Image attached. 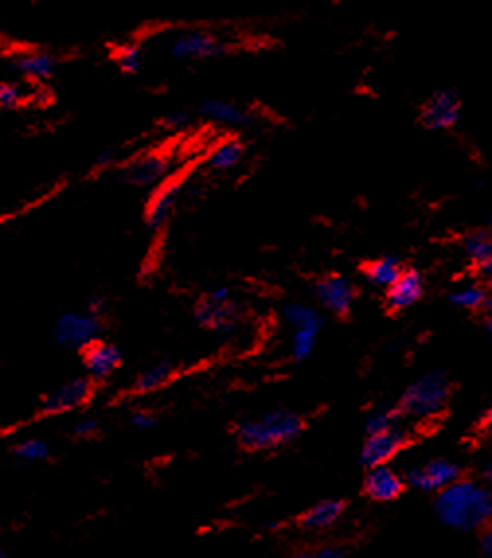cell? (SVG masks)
<instances>
[{
	"label": "cell",
	"instance_id": "1",
	"mask_svg": "<svg viewBox=\"0 0 492 558\" xmlns=\"http://www.w3.org/2000/svg\"><path fill=\"white\" fill-rule=\"evenodd\" d=\"M436 513L452 529H479L492 518V494L473 480L459 479L438 492Z\"/></svg>",
	"mask_w": 492,
	"mask_h": 558
},
{
	"label": "cell",
	"instance_id": "2",
	"mask_svg": "<svg viewBox=\"0 0 492 558\" xmlns=\"http://www.w3.org/2000/svg\"><path fill=\"white\" fill-rule=\"evenodd\" d=\"M303 431V418L288 408L268 410L262 416L238 422L235 436L246 451H271L296 441Z\"/></svg>",
	"mask_w": 492,
	"mask_h": 558
},
{
	"label": "cell",
	"instance_id": "3",
	"mask_svg": "<svg viewBox=\"0 0 492 558\" xmlns=\"http://www.w3.org/2000/svg\"><path fill=\"white\" fill-rule=\"evenodd\" d=\"M245 303L235 297L229 286H219L196 303L194 321L205 330L217 334H235L245 321Z\"/></svg>",
	"mask_w": 492,
	"mask_h": 558
},
{
	"label": "cell",
	"instance_id": "4",
	"mask_svg": "<svg viewBox=\"0 0 492 558\" xmlns=\"http://www.w3.org/2000/svg\"><path fill=\"white\" fill-rule=\"evenodd\" d=\"M174 159L171 154H164L161 151H146L141 154H135L131 159L118 164L116 168V180L123 186L131 187H159L174 172Z\"/></svg>",
	"mask_w": 492,
	"mask_h": 558
},
{
	"label": "cell",
	"instance_id": "5",
	"mask_svg": "<svg viewBox=\"0 0 492 558\" xmlns=\"http://www.w3.org/2000/svg\"><path fill=\"white\" fill-rule=\"evenodd\" d=\"M449 398V383L442 373H428L406 388L399 410L403 416L432 418L442 412Z\"/></svg>",
	"mask_w": 492,
	"mask_h": 558
},
{
	"label": "cell",
	"instance_id": "6",
	"mask_svg": "<svg viewBox=\"0 0 492 558\" xmlns=\"http://www.w3.org/2000/svg\"><path fill=\"white\" fill-rule=\"evenodd\" d=\"M281 319L291 329V357L293 362H305L313 354L322 329V317L317 309L301 301H288L281 304Z\"/></svg>",
	"mask_w": 492,
	"mask_h": 558
},
{
	"label": "cell",
	"instance_id": "7",
	"mask_svg": "<svg viewBox=\"0 0 492 558\" xmlns=\"http://www.w3.org/2000/svg\"><path fill=\"white\" fill-rule=\"evenodd\" d=\"M169 55L178 61L190 59H217L225 57L233 51L231 44L221 36L209 29H186L176 34L166 44Z\"/></svg>",
	"mask_w": 492,
	"mask_h": 558
},
{
	"label": "cell",
	"instance_id": "8",
	"mask_svg": "<svg viewBox=\"0 0 492 558\" xmlns=\"http://www.w3.org/2000/svg\"><path fill=\"white\" fill-rule=\"evenodd\" d=\"M102 321L82 311H67L54 322V340L67 350L85 352L87 347L100 340Z\"/></svg>",
	"mask_w": 492,
	"mask_h": 558
},
{
	"label": "cell",
	"instance_id": "9",
	"mask_svg": "<svg viewBox=\"0 0 492 558\" xmlns=\"http://www.w3.org/2000/svg\"><path fill=\"white\" fill-rule=\"evenodd\" d=\"M186 180L184 178H169L164 184L154 189L149 204H146L145 223L151 230H161L171 217L174 215L178 204L182 202L186 194Z\"/></svg>",
	"mask_w": 492,
	"mask_h": 558
},
{
	"label": "cell",
	"instance_id": "10",
	"mask_svg": "<svg viewBox=\"0 0 492 558\" xmlns=\"http://www.w3.org/2000/svg\"><path fill=\"white\" fill-rule=\"evenodd\" d=\"M459 467L447 459L428 461L424 467L408 469L404 475V482L411 484L413 488L422 492H442L459 480Z\"/></svg>",
	"mask_w": 492,
	"mask_h": 558
},
{
	"label": "cell",
	"instance_id": "11",
	"mask_svg": "<svg viewBox=\"0 0 492 558\" xmlns=\"http://www.w3.org/2000/svg\"><path fill=\"white\" fill-rule=\"evenodd\" d=\"M92 396V381L85 377L71 379V381L63 383L57 387L55 391H51L44 403H41V410L46 414H63V412H72V410H79L80 406H85Z\"/></svg>",
	"mask_w": 492,
	"mask_h": 558
},
{
	"label": "cell",
	"instance_id": "12",
	"mask_svg": "<svg viewBox=\"0 0 492 558\" xmlns=\"http://www.w3.org/2000/svg\"><path fill=\"white\" fill-rule=\"evenodd\" d=\"M406 444V431L393 428L381 434H370L362 447V465L368 469L387 465Z\"/></svg>",
	"mask_w": 492,
	"mask_h": 558
},
{
	"label": "cell",
	"instance_id": "13",
	"mask_svg": "<svg viewBox=\"0 0 492 558\" xmlns=\"http://www.w3.org/2000/svg\"><path fill=\"white\" fill-rule=\"evenodd\" d=\"M200 113L205 120L213 121L217 125H223V128H233V129H254L258 125L256 115L246 110L240 104L221 100V98H209L202 102Z\"/></svg>",
	"mask_w": 492,
	"mask_h": 558
},
{
	"label": "cell",
	"instance_id": "14",
	"mask_svg": "<svg viewBox=\"0 0 492 558\" xmlns=\"http://www.w3.org/2000/svg\"><path fill=\"white\" fill-rule=\"evenodd\" d=\"M10 67L31 80H47L59 69V57L44 49H20L8 57Z\"/></svg>",
	"mask_w": 492,
	"mask_h": 558
},
{
	"label": "cell",
	"instance_id": "15",
	"mask_svg": "<svg viewBox=\"0 0 492 558\" xmlns=\"http://www.w3.org/2000/svg\"><path fill=\"white\" fill-rule=\"evenodd\" d=\"M82 362H85L90 381H106L118 371L123 362V354L116 344L98 340L82 352Z\"/></svg>",
	"mask_w": 492,
	"mask_h": 558
},
{
	"label": "cell",
	"instance_id": "16",
	"mask_svg": "<svg viewBox=\"0 0 492 558\" xmlns=\"http://www.w3.org/2000/svg\"><path fill=\"white\" fill-rule=\"evenodd\" d=\"M315 297L334 314H346L355 299L354 283L344 276H327L315 283Z\"/></svg>",
	"mask_w": 492,
	"mask_h": 558
},
{
	"label": "cell",
	"instance_id": "17",
	"mask_svg": "<svg viewBox=\"0 0 492 558\" xmlns=\"http://www.w3.org/2000/svg\"><path fill=\"white\" fill-rule=\"evenodd\" d=\"M462 113V102L452 90H439L424 104L422 123L428 129H447L459 120Z\"/></svg>",
	"mask_w": 492,
	"mask_h": 558
},
{
	"label": "cell",
	"instance_id": "18",
	"mask_svg": "<svg viewBox=\"0 0 492 558\" xmlns=\"http://www.w3.org/2000/svg\"><path fill=\"white\" fill-rule=\"evenodd\" d=\"M404 477L391 469L389 465L371 467L365 475L363 490L375 502H393L404 490Z\"/></svg>",
	"mask_w": 492,
	"mask_h": 558
},
{
	"label": "cell",
	"instance_id": "19",
	"mask_svg": "<svg viewBox=\"0 0 492 558\" xmlns=\"http://www.w3.org/2000/svg\"><path fill=\"white\" fill-rule=\"evenodd\" d=\"M424 293V279L416 270H404L403 276L396 279L387 291V304L391 309H406L414 304Z\"/></svg>",
	"mask_w": 492,
	"mask_h": 558
},
{
	"label": "cell",
	"instance_id": "20",
	"mask_svg": "<svg viewBox=\"0 0 492 558\" xmlns=\"http://www.w3.org/2000/svg\"><path fill=\"white\" fill-rule=\"evenodd\" d=\"M342 512H344V504L340 500H322L301 515L299 525L303 529H309V531L327 529L332 523H337L340 520Z\"/></svg>",
	"mask_w": 492,
	"mask_h": 558
},
{
	"label": "cell",
	"instance_id": "21",
	"mask_svg": "<svg viewBox=\"0 0 492 558\" xmlns=\"http://www.w3.org/2000/svg\"><path fill=\"white\" fill-rule=\"evenodd\" d=\"M245 159V143L238 139H225L219 141L212 151L207 153L205 164L207 168L217 172H227L243 162Z\"/></svg>",
	"mask_w": 492,
	"mask_h": 558
},
{
	"label": "cell",
	"instance_id": "22",
	"mask_svg": "<svg viewBox=\"0 0 492 558\" xmlns=\"http://www.w3.org/2000/svg\"><path fill=\"white\" fill-rule=\"evenodd\" d=\"M174 365L171 362H159L141 371L131 385V391L138 395H149L159 391L174 377Z\"/></svg>",
	"mask_w": 492,
	"mask_h": 558
},
{
	"label": "cell",
	"instance_id": "23",
	"mask_svg": "<svg viewBox=\"0 0 492 558\" xmlns=\"http://www.w3.org/2000/svg\"><path fill=\"white\" fill-rule=\"evenodd\" d=\"M403 271L404 270L401 266L399 258H396V256H383L379 260L370 262V264L365 266V278H368L373 283V286L389 289L393 283L403 276Z\"/></svg>",
	"mask_w": 492,
	"mask_h": 558
},
{
	"label": "cell",
	"instance_id": "24",
	"mask_svg": "<svg viewBox=\"0 0 492 558\" xmlns=\"http://www.w3.org/2000/svg\"><path fill=\"white\" fill-rule=\"evenodd\" d=\"M465 252L477 266L490 260L492 258V233H488V230H477V233L469 235L465 238Z\"/></svg>",
	"mask_w": 492,
	"mask_h": 558
},
{
	"label": "cell",
	"instance_id": "25",
	"mask_svg": "<svg viewBox=\"0 0 492 558\" xmlns=\"http://www.w3.org/2000/svg\"><path fill=\"white\" fill-rule=\"evenodd\" d=\"M14 455L20 461H26V462L46 461L51 457V446L46 439L29 437V439L20 441V444L14 447Z\"/></svg>",
	"mask_w": 492,
	"mask_h": 558
},
{
	"label": "cell",
	"instance_id": "26",
	"mask_svg": "<svg viewBox=\"0 0 492 558\" xmlns=\"http://www.w3.org/2000/svg\"><path fill=\"white\" fill-rule=\"evenodd\" d=\"M118 67L125 72V75H135L143 69V49L138 44H128L116 49L113 54Z\"/></svg>",
	"mask_w": 492,
	"mask_h": 558
},
{
	"label": "cell",
	"instance_id": "27",
	"mask_svg": "<svg viewBox=\"0 0 492 558\" xmlns=\"http://www.w3.org/2000/svg\"><path fill=\"white\" fill-rule=\"evenodd\" d=\"M401 416H403V412H401L399 408L379 410V412H373L368 418V424H365V431H368V436H370V434H381V431L399 428Z\"/></svg>",
	"mask_w": 492,
	"mask_h": 558
},
{
	"label": "cell",
	"instance_id": "28",
	"mask_svg": "<svg viewBox=\"0 0 492 558\" xmlns=\"http://www.w3.org/2000/svg\"><path fill=\"white\" fill-rule=\"evenodd\" d=\"M485 297H487V291L480 286H475V283H471V286L455 289L449 299H452V303L457 304V307L479 309V307H483Z\"/></svg>",
	"mask_w": 492,
	"mask_h": 558
},
{
	"label": "cell",
	"instance_id": "29",
	"mask_svg": "<svg viewBox=\"0 0 492 558\" xmlns=\"http://www.w3.org/2000/svg\"><path fill=\"white\" fill-rule=\"evenodd\" d=\"M26 92L18 82H0V110L18 108Z\"/></svg>",
	"mask_w": 492,
	"mask_h": 558
},
{
	"label": "cell",
	"instance_id": "30",
	"mask_svg": "<svg viewBox=\"0 0 492 558\" xmlns=\"http://www.w3.org/2000/svg\"><path fill=\"white\" fill-rule=\"evenodd\" d=\"M161 125H163L164 129H169V131H182V129L190 128V125H192V115L188 113L186 110L166 112L161 118Z\"/></svg>",
	"mask_w": 492,
	"mask_h": 558
},
{
	"label": "cell",
	"instance_id": "31",
	"mask_svg": "<svg viewBox=\"0 0 492 558\" xmlns=\"http://www.w3.org/2000/svg\"><path fill=\"white\" fill-rule=\"evenodd\" d=\"M98 431H100V424H98V420H94V418L77 420V422L72 424V428H71V434L75 437H80V439L96 437Z\"/></svg>",
	"mask_w": 492,
	"mask_h": 558
},
{
	"label": "cell",
	"instance_id": "32",
	"mask_svg": "<svg viewBox=\"0 0 492 558\" xmlns=\"http://www.w3.org/2000/svg\"><path fill=\"white\" fill-rule=\"evenodd\" d=\"M85 311L90 312V314H94V317L102 319V314H106V311H108V301H106V297H102V295H98V293L90 295V297H88L87 303H85Z\"/></svg>",
	"mask_w": 492,
	"mask_h": 558
},
{
	"label": "cell",
	"instance_id": "33",
	"mask_svg": "<svg viewBox=\"0 0 492 558\" xmlns=\"http://www.w3.org/2000/svg\"><path fill=\"white\" fill-rule=\"evenodd\" d=\"M129 422L133 428H138V429H151L156 426V418H154V414L146 412V410H138V412H133L129 416Z\"/></svg>",
	"mask_w": 492,
	"mask_h": 558
},
{
	"label": "cell",
	"instance_id": "34",
	"mask_svg": "<svg viewBox=\"0 0 492 558\" xmlns=\"http://www.w3.org/2000/svg\"><path fill=\"white\" fill-rule=\"evenodd\" d=\"M116 161H118L116 149H104L102 153L96 154V159H94V168H110L116 164Z\"/></svg>",
	"mask_w": 492,
	"mask_h": 558
},
{
	"label": "cell",
	"instance_id": "35",
	"mask_svg": "<svg viewBox=\"0 0 492 558\" xmlns=\"http://www.w3.org/2000/svg\"><path fill=\"white\" fill-rule=\"evenodd\" d=\"M313 558H344V551L338 546H322L319 551H313Z\"/></svg>",
	"mask_w": 492,
	"mask_h": 558
},
{
	"label": "cell",
	"instance_id": "36",
	"mask_svg": "<svg viewBox=\"0 0 492 558\" xmlns=\"http://www.w3.org/2000/svg\"><path fill=\"white\" fill-rule=\"evenodd\" d=\"M480 551H483L488 558H492V528H488L483 537H480Z\"/></svg>",
	"mask_w": 492,
	"mask_h": 558
},
{
	"label": "cell",
	"instance_id": "37",
	"mask_svg": "<svg viewBox=\"0 0 492 558\" xmlns=\"http://www.w3.org/2000/svg\"><path fill=\"white\" fill-rule=\"evenodd\" d=\"M477 268H479L480 273H485V276H492V258L483 262V264H479Z\"/></svg>",
	"mask_w": 492,
	"mask_h": 558
},
{
	"label": "cell",
	"instance_id": "38",
	"mask_svg": "<svg viewBox=\"0 0 492 558\" xmlns=\"http://www.w3.org/2000/svg\"><path fill=\"white\" fill-rule=\"evenodd\" d=\"M483 309H485L487 312H490V314H492V293H487L485 303H483Z\"/></svg>",
	"mask_w": 492,
	"mask_h": 558
},
{
	"label": "cell",
	"instance_id": "39",
	"mask_svg": "<svg viewBox=\"0 0 492 558\" xmlns=\"http://www.w3.org/2000/svg\"><path fill=\"white\" fill-rule=\"evenodd\" d=\"M289 558H313V551H297V553H293Z\"/></svg>",
	"mask_w": 492,
	"mask_h": 558
},
{
	"label": "cell",
	"instance_id": "40",
	"mask_svg": "<svg viewBox=\"0 0 492 558\" xmlns=\"http://www.w3.org/2000/svg\"><path fill=\"white\" fill-rule=\"evenodd\" d=\"M485 477L488 482H492V462H488L487 469H485Z\"/></svg>",
	"mask_w": 492,
	"mask_h": 558
},
{
	"label": "cell",
	"instance_id": "41",
	"mask_svg": "<svg viewBox=\"0 0 492 558\" xmlns=\"http://www.w3.org/2000/svg\"><path fill=\"white\" fill-rule=\"evenodd\" d=\"M488 334L492 336V319H490V322H488Z\"/></svg>",
	"mask_w": 492,
	"mask_h": 558
},
{
	"label": "cell",
	"instance_id": "42",
	"mask_svg": "<svg viewBox=\"0 0 492 558\" xmlns=\"http://www.w3.org/2000/svg\"><path fill=\"white\" fill-rule=\"evenodd\" d=\"M488 420L492 422V408H490V414H488Z\"/></svg>",
	"mask_w": 492,
	"mask_h": 558
},
{
	"label": "cell",
	"instance_id": "43",
	"mask_svg": "<svg viewBox=\"0 0 492 558\" xmlns=\"http://www.w3.org/2000/svg\"><path fill=\"white\" fill-rule=\"evenodd\" d=\"M0 558H4V553H0Z\"/></svg>",
	"mask_w": 492,
	"mask_h": 558
}]
</instances>
